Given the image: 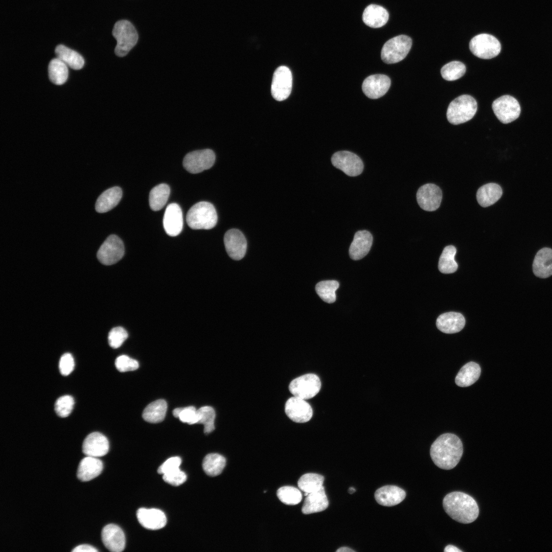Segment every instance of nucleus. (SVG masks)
Returning a JSON list of instances; mask_svg holds the SVG:
<instances>
[{
  "label": "nucleus",
  "instance_id": "nucleus-34",
  "mask_svg": "<svg viewBox=\"0 0 552 552\" xmlns=\"http://www.w3.org/2000/svg\"><path fill=\"white\" fill-rule=\"evenodd\" d=\"M170 193V187L165 183H161L154 187L151 190L149 197L151 209L154 211L161 210L166 204Z\"/></svg>",
  "mask_w": 552,
  "mask_h": 552
},
{
  "label": "nucleus",
  "instance_id": "nucleus-24",
  "mask_svg": "<svg viewBox=\"0 0 552 552\" xmlns=\"http://www.w3.org/2000/svg\"><path fill=\"white\" fill-rule=\"evenodd\" d=\"M436 326L439 330L447 334L459 332L465 325L464 316L460 313L446 312L440 315L436 319Z\"/></svg>",
  "mask_w": 552,
  "mask_h": 552
},
{
  "label": "nucleus",
  "instance_id": "nucleus-35",
  "mask_svg": "<svg viewBox=\"0 0 552 552\" xmlns=\"http://www.w3.org/2000/svg\"><path fill=\"white\" fill-rule=\"evenodd\" d=\"M48 72L50 81L56 85L64 84L68 76L67 66L58 58L51 60L48 66Z\"/></svg>",
  "mask_w": 552,
  "mask_h": 552
},
{
  "label": "nucleus",
  "instance_id": "nucleus-3",
  "mask_svg": "<svg viewBox=\"0 0 552 552\" xmlns=\"http://www.w3.org/2000/svg\"><path fill=\"white\" fill-rule=\"evenodd\" d=\"M218 217L214 206L207 201L199 202L188 211L186 221L193 229H210L217 224Z\"/></svg>",
  "mask_w": 552,
  "mask_h": 552
},
{
  "label": "nucleus",
  "instance_id": "nucleus-38",
  "mask_svg": "<svg viewBox=\"0 0 552 552\" xmlns=\"http://www.w3.org/2000/svg\"><path fill=\"white\" fill-rule=\"evenodd\" d=\"M339 286V283L335 280L323 281L316 285L315 290L322 300L330 304L336 301V291Z\"/></svg>",
  "mask_w": 552,
  "mask_h": 552
},
{
  "label": "nucleus",
  "instance_id": "nucleus-33",
  "mask_svg": "<svg viewBox=\"0 0 552 552\" xmlns=\"http://www.w3.org/2000/svg\"><path fill=\"white\" fill-rule=\"evenodd\" d=\"M167 410L165 400L158 399L149 404L144 409L142 417L145 421L157 423L164 420Z\"/></svg>",
  "mask_w": 552,
  "mask_h": 552
},
{
  "label": "nucleus",
  "instance_id": "nucleus-36",
  "mask_svg": "<svg viewBox=\"0 0 552 552\" xmlns=\"http://www.w3.org/2000/svg\"><path fill=\"white\" fill-rule=\"evenodd\" d=\"M226 465L225 458L218 453H210L206 455L202 462V468L204 472L211 476L219 475Z\"/></svg>",
  "mask_w": 552,
  "mask_h": 552
},
{
  "label": "nucleus",
  "instance_id": "nucleus-30",
  "mask_svg": "<svg viewBox=\"0 0 552 552\" xmlns=\"http://www.w3.org/2000/svg\"><path fill=\"white\" fill-rule=\"evenodd\" d=\"M502 195V190L499 185L495 183H489L480 187L476 193L477 202L482 207H488L497 201Z\"/></svg>",
  "mask_w": 552,
  "mask_h": 552
},
{
  "label": "nucleus",
  "instance_id": "nucleus-39",
  "mask_svg": "<svg viewBox=\"0 0 552 552\" xmlns=\"http://www.w3.org/2000/svg\"><path fill=\"white\" fill-rule=\"evenodd\" d=\"M324 477L316 473H306L298 479L297 485L299 489L304 492L311 493L320 489L323 485Z\"/></svg>",
  "mask_w": 552,
  "mask_h": 552
},
{
  "label": "nucleus",
  "instance_id": "nucleus-41",
  "mask_svg": "<svg viewBox=\"0 0 552 552\" xmlns=\"http://www.w3.org/2000/svg\"><path fill=\"white\" fill-rule=\"evenodd\" d=\"M277 496L281 502L287 505H295L301 502L302 495L301 491L292 486H283L277 491Z\"/></svg>",
  "mask_w": 552,
  "mask_h": 552
},
{
  "label": "nucleus",
  "instance_id": "nucleus-32",
  "mask_svg": "<svg viewBox=\"0 0 552 552\" xmlns=\"http://www.w3.org/2000/svg\"><path fill=\"white\" fill-rule=\"evenodd\" d=\"M57 58L67 66L75 70L81 69L84 64L83 57L76 51L63 45H58L55 50Z\"/></svg>",
  "mask_w": 552,
  "mask_h": 552
},
{
  "label": "nucleus",
  "instance_id": "nucleus-4",
  "mask_svg": "<svg viewBox=\"0 0 552 552\" xmlns=\"http://www.w3.org/2000/svg\"><path fill=\"white\" fill-rule=\"evenodd\" d=\"M477 109L475 99L468 95H461L449 104L446 116L448 121L452 124L458 125L470 120L475 115Z\"/></svg>",
  "mask_w": 552,
  "mask_h": 552
},
{
  "label": "nucleus",
  "instance_id": "nucleus-14",
  "mask_svg": "<svg viewBox=\"0 0 552 552\" xmlns=\"http://www.w3.org/2000/svg\"><path fill=\"white\" fill-rule=\"evenodd\" d=\"M285 412L290 420L300 423L309 421L313 415L312 407L306 400L295 396L287 400L285 405Z\"/></svg>",
  "mask_w": 552,
  "mask_h": 552
},
{
  "label": "nucleus",
  "instance_id": "nucleus-7",
  "mask_svg": "<svg viewBox=\"0 0 552 552\" xmlns=\"http://www.w3.org/2000/svg\"><path fill=\"white\" fill-rule=\"evenodd\" d=\"M471 52L475 56L489 59L497 56L501 51V44L494 36L480 34L471 39L469 43Z\"/></svg>",
  "mask_w": 552,
  "mask_h": 552
},
{
  "label": "nucleus",
  "instance_id": "nucleus-22",
  "mask_svg": "<svg viewBox=\"0 0 552 552\" xmlns=\"http://www.w3.org/2000/svg\"><path fill=\"white\" fill-rule=\"evenodd\" d=\"M373 243L372 234L367 231L357 232L349 248V255L354 260L364 258L369 252Z\"/></svg>",
  "mask_w": 552,
  "mask_h": 552
},
{
  "label": "nucleus",
  "instance_id": "nucleus-47",
  "mask_svg": "<svg viewBox=\"0 0 552 552\" xmlns=\"http://www.w3.org/2000/svg\"><path fill=\"white\" fill-rule=\"evenodd\" d=\"M163 478L165 482L171 485L178 486L186 481L187 475L184 472L179 469L173 472L163 474Z\"/></svg>",
  "mask_w": 552,
  "mask_h": 552
},
{
  "label": "nucleus",
  "instance_id": "nucleus-10",
  "mask_svg": "<svg viewBox=\"0 0 552 552\" xmlns=\"http://www.w3.org/2000/svg\"><path fill=\"white\" fill-rule=\"evenodd\" d=\"M215 154L210 149L192 151L185 156L183 166L192 174L200 173L211 168L215 161Z\"/></svg>",
  "mask_w": 552,
  "mask_h": 552
},
{
  "label": "nucleus",
  "instance_id": "nucleus-27",
  "mask_svg": "<svg viewBox=\"0 0 552 552\" xmlns=\"http://www.w3.org/2000/svg\"><path fill=\"white\" fill-rule=\"evenodd\" d=\"M103 469L102 462L96 457L87 456L79 463L77 476L82 481H87L98 476Z\"/></svg>",
  "mask_w": 552,
  "mask_h": 552
},
{
  "label": "nucleus",
  "instance_id": "nucleus-40",
  "mask_svg": "<svg viewBox=\"0 0 552 552\" xmlns=\"http://www.w3.org/2000/svg\"><path fill=\"white\" fill-rule=\"evenodd\" d=\"M465 65L458 61H452L444 65L441 70L442 77L447 81H454L464 75Z\"/></svg>",
  "mask_w": 552,
  "mask_h": 552
},
{
  "label": "nucleus",
  "instance_id": "nucleus-17",
  "mask_svg": "<svg viewBox=\"0 0 552 552\" xmlns=\"http://www.w3.org/2000/svg\"><path fill=\"white\" fill-rule=\"evenodd\" d=\"M391 84L390 78L383 74L371 75L365 79L362 85L364 94L369 98L378 99L386 94Z\"/></svg>",
  "mask_w": 552,
  "mask_h": 552
},
{
  "label": "nucleus",
  "instance_id": "nucleus-25",
  "mask_svg": "<svg viewBox=\"0 0 552 552\" xmlns=\"http://www.w3.org/2000/svg\"><path fill=\"white\" fill-rule=\"evenodd\" d=\"M534 274L540 278H547L552 275V249L544 247L536 254L533 263Z\"/></svg>",
  "mask_w": 552,
  "mask_h": 552
},
{
  "label": "nucleus",
  "instance_id": "nucleus-49",
  "mask_svg": "<svg viewBox=\"0 0 552 552\" xmlns=\"http://www.w3.org/2000/svg\"><path fill=\"white\" fill-rule=\"evenodd\" d=\"M74 360L70 353L64 354L60 358L59 369L60 373L63 376L69 375L74 370Z\"/></svg>",
  "mask_w": 552,
  "mask_h": 552
},
{
  "label": "nucleus",
  "instance_id": "nucleus-50",
  "mask_svg": "<svg viewBox=\"0 0 552 552\" xmlns=\"http://www.w3.org/2000/svg\"><path fill=\"white\" fill-rule=\"evenodd\" d=\"M72 551H73V552H80V551H82H82L96 552V551H98V550L97 549H96L95 547H94L93 546H91V545H87V544H83V545H78V546H76V547H75L72 550Z\"/></svg>",
  "mask_w": 552,
  "mask_h": 552
},
{
  "label": "nucleus",
  "instance_id": "nucleus-23",
  "mask_svg": "<svg viewBox=\"0 0 552 552\" xmlns=\"http://www.w3.org/2000/svg\"><path fill=\"white\" fill-rule=\"evenodd\" d=\"M406 496V493L402 489L392 485L382 487L375 493L377 502L383 506L391 507L402 502Z\"/></svg>",
  "mask_w": 552,
  "mask_h": 552
},
{
  "label": "nucleus",
  "instance_id": "nucleus-12",
  "mask_svg": "<svg viewBox=\"0 0 552 552\" xmlns=\"http://www.w3.org/2000/svg\"><path fill=\"white\" fill-rule=\"evenodd\" d=\"M332 165L350 176L360 175L363 170V164L356 154L348 151L335 152L331 157Z\"/></svg>",
  "mask_w": 552,
  "mask_h": 552
},
{
  "label": "nucleus",
  "instance_id": "nucleus-15",
  "mask_svg": "<svg viewBox=\"0 0 552 552\" xmlns=\"http://www.w3.org/2000/svg\"><path fill=\"white\" fill-rule=\"evenodd\" d=\"M224 244L229 257L234 260H240L245 256L247 242L244 235L238 229L227 231L224 236Z\"/></svg>",
  "mask_w": 552,
  "mask_h": 552
},
{
  "label": "nucleus",
  "instance_id": "nucleus-1",
  "mask_svg": "<svg viewBox=\"0 0 552 552\" xmlns=\"http://www.w3.org/2000/svg\"><path fill=\"white\" fill-rule=\"evenodd\" d=\"M463 452L461 439L453 433H444L432 443L430 450L431 459L440 468L450 470L459 463Z\"/></svg>",
  "mask_w": 552,
  "mask_h": 552
},
{
  "label": "nucleus",
  "instance_id": "nucleus-44",
  "mask_svg": "<svg viewBox=\"0 0 552 552\" xmlns=\"http://www.w3.org/2000/svg\"><path fill=\"white\" fill-rule=\"evenodd\" d=\"M74 404L73 398L69 395L59 397L55 404V410L58 416L64 418L71 412Z\"/></svg>",
  "mask_w": 552,
  "mask_h": 552
},
{
  "label": "nucleus",
  "instance_id": "nucleus-28",
  "mask_svg": "<svg viewBox=\"0 0 552 552\" xmlns=\"http://www.w3.org/2000/svg\"><path fill=\"white\" fill-rule=\"evenodd\" d=\"M389 18L388 11L383 7L371 4L367 6L362 14L364 23L373 28H380L385 25Z\"/></svg>",
  "mask_w": 552,
  "mask_h": 552
},
{
  "label": "nucleus",
  "instance_id": "nucleus-26",
  "mask_svg": "<svg viewBox=\"0 0 552 552\" xmlns=\"http://www.w3.org/2000/svg\"><path fill=\"white\" fill-rule=\"evenodd\" d=\"M329 501L326 496L324 487L309 493L305 499L302 512L304 514H310L325 510L328 507Z\"/></svg>",
  "mask_w": 552,
  "mask_h": 552
},
{
  "label": "nucleus",
  "instance_id": "nucleus-13",
  "mask_svg": "<svg viewBox=\"0 0 552 552\" xmlns=\"http://www.w3.org/2000/svg\"><path fill=\"white\" fill-rule=\"evenodd\" d=\"M292 85V76L290 69L286 66H280L273 73L271 92L272 97L281 101L290 95Z\"/></svg>",
  "mask_w": 552,
  "mask_h": 552
},
{
  "label": "nucleus",
  "instance_id": "nucleus-18",
  "mask_svg": "<svg viewBox=\"0 0 552 552\" xmlns=\"http://www.w3.org/2000/svg\"><path fill=\"white\" fill-rule=\"evenodd\" d=\"M102 541L109 551L120 552L125 547V536L122 530L118 525L109 524L101 532Z\"/></svg>",
  "mask_w": 552,
  "mask_h": 552
},
{
  "label": "nucleus",
  "instance_id": "nucleus-8",
  "mask_svg": "<svg viewBox=\"0 0 552 552\" xmlns=\"http://www.w3.org/2000/svg\"><path fill=\"white\" fill-rule=\"evenodd\" d=\"M321 385L318 376L309 373L292 380L289 385V390L293 396L307 400L315 397L319 393Z\"/></svg>",
  "mask_w": 552,
  "mask_h": 552
},
{
  "label": "nucleus",
  "instance_id": "nucleus-37",
  "mask_svg": "<svg viewBox=\"0 0 552 552\" xmlns=\"http://www.w3.org/2000/svg\"><path fill=\"white\" fill-rule=\"evenodd\" d=\"M456 252V248L453 245L446 246L440 257L439 270L443 273H452L456 271L458 265L454 260Z\"/></svg>",
  "mask_w": 552,
  "mask_h": 552
},
{
  "label": "nucleus",
  "instance_id": "nucleus-16",
  "mask_svg": "<svg viewBox=\"0 0 552 552\" xmlns=\"http://www.w3.org/2000/svg\"><path fill=\"white\" fill-rule=\"evenodd\" d=\"M442 199L441 189L433 183L421 186L417 193V199L420 206L427 211H434L440 206Z\"/></svg>",
  "mask_w": 552,
  "mask_h": 552
},
{
  "label": "nucleus",
  "instance_id": "nucleus-46",
  "mask_svg": "<svg viewBox=\"0 0 552 552\" xmlns=\"http://www.w3.org/2000/svg\"><path fill=\"white\" fill-rule=\"evenodd\" d=\"M115 365L119 371L125 372L136 370L138 369L139 364L136 360L123 355L117 358Z\"/></svg>",
  "mask_w": 552,
  "mask_h": 552
},
{
  "label": "nucleus",
  "instance_id": "nucleus-6",
  "mask_svg": "<svg viewBox=\"0 0 552 552\" xmlns=\"http://www.w3.org/2000/svg\"><path fill=\"white\" fill-rule=\"evenodd\" d=\"M411 45L412 39L410 37L405 35L395 36L383 45L381 53V59L387 64L399 62L406 57Z\"/></svg>",
  "mask_w": 552,
  "mask_h": 552
},
{
  "label": "nucleus",
  "instance_id": "nucleus-45",
  "mask_svg": "<svg viewBox=\"0 0 552 552\" xmlns=\"http://www.w3.org/2000/svg\"><path fill=\"white\" fill-rule=\"evenodd\" d=\"M128 337L126 330L121 327L112 328L109 332L108 341L109 346L113 348H118L121 346Z\"/></svg>",
  "mask_w": 552,
  "mask_h": 552
},
{
  "label": "nucleus",
  "instance_id": "nucleus-19",
  "mask_svg": "<svg viewBox=\"0 0 552 552\" xmlns=\"http://www.w3.org/2000/svg\"><path fill=\"white\" fill-rule=\"evenodd\" d=\"M163 226L167 234L171 237L179 235L183 227L182 211L178 204H169L165 212Z\"/></svg>",
  "mask_w": 552,
  "mask_h": 552
},
{
  "label": "nucleus",
  "instance_id": "nucleus-42",
  "mask_svg": "<svg viewBox=\"0 0 552 552\" xmlns=\"http://www.w3.org/2000/svg\"><path fill=\"white\" fill-rule=\"evenodd\" d=\"M198 421L197 424L204 426V432L210 433L215 429L214 421L216 413L214 408L209 406H202L197 409Z\"/></svg>",
  "mask_w": 552,
  "mask_h": 552
},
{
  "label": "nucleus",
  "instance_id": "nucleus-29",
  "mask_svg": "<svg viewBox=\"0 0 552 552\" xmlns=\"http://www.w3.org/2000/svg\"><path fill=\"white\" fill-rule=\"evenodd\" d=\"M122 196V191L119 187H114L106 190L99 196L96 201V211L102 213L110 211L119 203Z\"/></svg>",
  "mask_w": 552,
  "mask_h": 552
},
{
  "label": "nucleus",
  "instance_id": "nucleus-48",
  "mask_svg": "<svg viewBox=\"0 0 552 552\" xmlns=\"http://www.w3.org/2000/svg\"><path fill=\"white\" fill-rule=\"evenodd\" d=\"M181 463V459L178 456L171 457L167 459L158 468L157 472L160 474L168 473L177 469Z\"/></svg>",
  "mask_w": 552,
  "mask_h": 552
},
{
  "label": "nucleus",
  "instance_id": "nucleus-43",
  "mask_svg": "<svg viewBox=\"0 0 552 552\" xmlns=\"http://www.w3.org/2000/svg\"><path fill=\"white\" fill-rule=\"evenodd\" d=\"M173 415L183 423L189 425L198 423L197 409L193 406L175 408L173 411Z\"/></svg>",
  "mask_w": 552,
  "mask_h": 552
},
{
  "label": "nucleus",
  "instance_id": "nucleus-5",
  "mask_svg": "<svg viewBox=\"0 0 552 552\" xmlns=\"http://www.w3.org/2000/svg\"><path fill=\"white\" fill-rule=\"evenodd\" d=\"M112 33L117 42L114 52L119 57L126 56L138 40V34L135 28L127 20L116 22Z\"/></svg>",
  "mask_w": 552,
  "mask_h": 552
},
{
  "label": "nucleus",
  "instance_id": "nucleus-53",
  "mask_svg": "<svg viewBox=\"0 0 552 552\" xmlns=\"http://www.w3.org/2000/svg\"><path fill=\"white\" fill-rule=\"evenodd\" d=\"M355 491H356L355 489H354L353 487H350L349 489V490H348L349 493H350V494L353 493L354 492H355Z\"/></svg>",
  "mask_w": 552,
  "mask_h": 552
},
{
  "label": "nucleus",
  "instance_id": "nucleus-31",
  "mask_svg": "<svg viewBox=\"0 0 552 552\" xmlns=\"http://www.w3.org/2000/svg\"><path fill=\"white\" fill-rule=\"evenodd\" d=\"M481 373L480 366L474 362L465 364L457 374L455 382L460 387H467L474 383L479 378Z\"/></svg>",
  "mask_w": 552,
  "mask_h": 552
},
{
  "label": "nucleus",
  "instance_id": "nucleus-52",
  "mask_svg": "<svg viewBox=\"0 0 552 552\" xmlns=\"http://www.w3.org/2000/svg\"><path fill=\"white\" fill-rule=\"evenodd\" d=\"M336 551H337V552H344V551H347V552H349V551H351H351H352V552H354V551H355V550H353V549H351V548H349V547H340V548H338V549H337V550H336Z\"/></svg>",
  "mask_w": 552,
  "mask_h": 552
},
{
  "label": "nucleus",
  "instance_id": "nucleus-21",
  "mask_svg": "<svg viewBox=\"0 0 552 552\" xmlns=\"http://www.w3.org/2000/svg\"><path fill=\"white\" fill-rule=\"evenodd\" d=\"M136 517L140 523L148 530H159L167 522L164 513L157 509L140 508L136 512Z\"/></svg>",
  "mask_w": 552,
  "mask_h": 552
},
{
  "label": "nucleus",
  "instance_id": "nucleus-2",
  "mask_svg": "<svg viewBox=\"0 0 552 552\" xmlns=\"http://www.w3.org/2000/svg\"><path fill=\"white\" fill-rule=\"evenodd\" d=\"M443 505L452 519L462 523L474 521L479 514L478 506L474 499L461 492H452L446 495Z\"/></svg>",
  "mask_w": 552,
  "mask_h": 552
},
{
  "label": "nucleus",
  "instance_id": "nucleus-20",
  "mask_svg": "<svg viewBox=\"0 0 552 552\" xmlns=\"http://www.w3.org/2000/svg\"><path fill=\"white\" fill-rule=\"evenodd\" d=\"M109 450V442L103 434L94 432L89 434L84 440L82 451L86 456L100 457L105 455Z\"/></svg>",
  "mask_w": 552,
  "mask_h": 552
},
{
  "label": "nucleus",
  "instance_id": "nucleus-9",
  "mask_svg": "<svg viewBox=\"0 0 552 552\" xmlns=\"http://www.w3.org/2000/svg\"><path fill=\"white\" fill-rule=\"evenodd\" d=\"M492 108L495 116L503 124H508L516 120L521 112L518 101L510 95H503L495 100Z\"/></svg>",
  "mask_w": 552,
  "mask_h": 552
},
{
  "label": "nucleus",
  "instance_id": "nucleus-51",
  "mask_svg": "<svg viewBox=\"0 0 552 552\" xmlns=\"http://www.w3.org/2000/svg\"><path fill=\"white\" fill-rule=\"evenodd\" d=\"M445 552H462V551L457 547L452 545H448L444 549Z\"/></svg>",
  "mask_w": 552,
  "mask_h": 552
},
{
  "label": "nucleus",
  "instance_id": "nucleus-11",
  "mask_svg": "<svg viewBox=\"0 0 552 552\" xmlns=\"http://www.w3.org/2000/svg\"><path fill=\"white\" fill-rule=\"evenodd\" d=\"M122 240L115 235L108 237L97 252V258L103 264L112 265L120 260L124 254Z\"/></svg>",
  "mask_w": 552,
  "mask_h": 552
}]
</instances>
